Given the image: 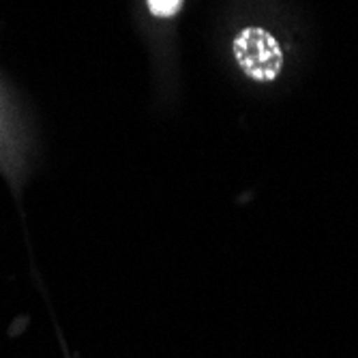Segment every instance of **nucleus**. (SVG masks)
I'll list each match as a JSON object with an SVG mask.
<instances>
[{
  "mask_svg": "<svg viewBox=\"0 0 358 358\" xmlns=\"http://www.w3.org/2000/svg\"><path fill=\"white\" fill-rule=\"evenodd\" d=\"M182 3L185 0H146L148 11L161 20H170V17L178 15V11L182 9Z\"/></svg>",
  "mask_w": 358,
  "mask_h": 358,
  "instance_id": "2",
  "label": "nucleus"
},
{
  "mask_svg": "<svg viewBox=\"0 0 358 358\" xmlns=\"http://www.w3.org/2000/svg\"><path fill=\"white\" fill-rule=\"evenodd\" d=\"M234 58L243 73L255 82H273L283 67V52L279 41L259 26L243 28L234 43Z\"/></svg>",
  "mask_w": 358,
  "mask_h": 358,
  "instance_id": "1",
  "label": "nucleus"
}]
</instances>
